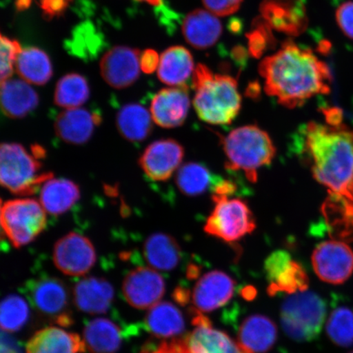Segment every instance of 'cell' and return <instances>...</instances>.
Listing matches in <instances>:
<instances>
[{"label":"cell","mask_w":353,"mask_h":353,"mask_svg":"<svg viewBox=\"0 0 353 353\" xmlns=\"http://www.w3.org/2000/svg\"><path fill=\"white\" fill-rule=\"evenodd\" d=\"M259 72L264 79L266 94L290 109L300 107L316 95L329 94L332 83L327 64L290 39L276 54L265 57Z\"/></svg>","instance_id":"1"},{"label":"cell","mask_w":353,"mask_h":353,"mask_svg":"<svg viewBox=\"0 0 353 353\" xmlns=\"http://www.w3.org/2000/svg\"><path fill=\"white\" fill-rule=\"evenodd\" d=\"M297 139L299 152L317 182L330 195L353 204V130L343 123L312 121L301 127Z\"/></svg>","instance_id":"2"},{"label":"cell","mask_w":353,"mask_h":353,"mask_svg":"<svg viewBox=\"0 0 353 353\" xmlns=\"http://www.w3.org/2000/svg\"><path fill=\"white\" fill-rule=\"evenodd\" d=\"M194 108L199 118L210 125L232 123L241 108V96L236 79L214 74L205 65L199 64L193 74Z\"/></svg>","instance_id":"3"},{"label":"cell","mask_w":353,"mask_h":353,"mask_svg":"<svg viewBox=\"0 0 353 353\" xmlns=\"http://www.w3.org/2000/svg\"><path fill=\"white\" fill-rule=\"evenodd\" d=\"M223 148L227 169L242 171L252 183L257 182L259 170L271 164L276 152L270 136L256 125L241 126L229 132L223 139Z\"/></svg>","instance_id":"4"},{"label":"cell","mask_w":353,"mask_h":353,"mask_svg":"<svg viewBox=\"0 0 353 353\" xmlns=\"http://www.w3.org/2000/svg\"><path fill=\"white\" fill-rule=\"evenodd\" d=\"M43 152L39 147L30 153L21 144L6 143L0 148V181L2 186L12 194L30 196L39 186L52 178L43 173L39 159Z\"/></svg>","instance_id":"5"},{"label":"cell","mask_w":353,"mask_h":353,"mask_svg":"<svg viewBox=\"0 0 353 353\" xmlns=\"http://www.w3.org/2000/svg\"><path fill=\"white\" fill-rule=\"evenodd\" d=\"M325 316L324 300L311 291L291 294L282 303V328L295 341H314L321 334Z\"/></svg>","instance_id":"6"},{"label":"cell","mask_w":353,"mask_h":353,"mask_svg":"<svg viewBox=\"0 0 353 353\" xmlns=\"http://www.w3.org/2000/svg\"><path fill=\"white\" fill-rule=\"evenodd\" d=\"M46 211L32 198H17L2 203L1 226L11 244L20 248L30 244L46 228Z\"/></svg>","instance_id":"7"},{"label":"cell","mask_w":353,"mask_h":353,"mask_svg":"<svg viewBox=\"0 0 353 353\" xmlns=\"http://www.w3.org/2000/svg\"><path fill=\"white\" fill-rule=\"evenodd\" d=\"M214 208L207 219L205 232L226 242H236L252 233L256 222L247 203L228 196H212Z\"/></svg>","instance_id":"8"},{"label":"cell","mask_w":353,"mask_h":353,"mask_svg":"<svg viewBox=\"0 0 353 353\" xmlns=\"http://www.w3.org/2000/svg\"><path fill=\"white\" fill-rule=\"evenodd\" d=\"M313 269L322 281L341 285L353 273V251L345 243L332 240L321 243L312 255Z\"/></svg>","instance_id":"9"},{"label":"cell","mask_w":353,"mask_h":353,"mask_svg":"<svg viewBox=\"0 0 353 353\" xmlns=\"http://www.w3.org/2000/svg\"><path fill=\"white\" fill-rule=\"evenodd\" d=\"M52 259L57 268L64 274L81 276L87 274L94 266L97 254L88 238L70 232L57 241Z\"/></svg>","instance_id":"10"},{"label":"cell","mask_w":353,"mask_h":353,"mask_svg":"<svg viewBox=\"0 0 353 353\" xmlns=\"http://www.w3.org/2000/svg\"><path fill=\"white\" fill-rule=\"evenodd\" d=\"M264 270L270 295L294 294L307 289L309 281L305 270L285 250H277L269 255L264 263Z\"/></svg>","instance_id":"11"},{"label":"cell","mask_w":353,"mask_h":353,"mask_svg":"<svg viewBox=\"0 0 353 353\" xmlns=\"http://www.w3.org/2000/svg\"><path fill=\"white\" fill-rule=\"evenodd\" d=\"M123 294L132 307L150 309L161 299L165 291L164 278L152 268L134 269L125 276Z\"/></svg>","instance_id":"12"},{"label":"cell","mask_w":353,"mask_h":353,"mask_svg":"<svg viewBox=\"0 0 353 353\" xmlns=\"http://www.w3.org/2000/svg\"><path fill=\"white\" fill-rule=\"evenodd\" d=\"M184 157L183 145L174 139L154 141L145 149L139 165L150 179L165 182L179 170Z\"/></svg>","instance_id":"13"},{"label":"cell","mask_w":353,"mask_h":353,"mask_svg":"<svg viewBox=\"0 0 353 353\" xmlns=\"http://www.w3.org/2000/svg\"><path fill=\"white\" fill-rule=\"evenodd\" d=\"M260 12L272 29L291 37H298L307 28V13L302 0H263Z\"/></svg>","instance_id":"14"},{"label":"cell","mask_w":353,"mask_h":353,"mask_svg":"<svg viewBox=\"0 0 353 353\" xmlns=\"http://www.w3.org/2000/svg\"><path fill=\"white\" fill-rule=\"evenodd\" d=\"M140 52L130 47L117 46L107 52L101 61V76L114 88L129 87L140 74Z\"/></svg>","instance_id":"15"},{"label":"cell","mask_w":353,"mask_h":353,"mask_svg":"<svg viewBox=\"0 0 353 353\" xmlns=\"http://www.w3.org/2000/svg\"><path fill=\"white\" fill-rule=\"evenodd\" d=\"M190 104L186 86L164 88L154 95L150 112L157 125L174 129L183 125L186 121Z\"/></svg>","instance_id":"16"},{"label":"cell","mask_w":353,"mask_h":353,"mask_svg":"<svg viewBox=\"0 0 353 353\" xmlns=\"http://www.w3.org/2000/svg\"><path fill=\"white\" fill-rule=\"evenodd\" d=\"M235 290V282L226 273L212 271L200 278L194 288L192 302L197 313L210 312L226 304Z\"/></svg>","instance_id":"17"},{"label":"cell","mask_w":353,"mask_h":353,"mask_svg":"<svg viewBox=\"0 0 353 353\" xmlns=\"http://www.w3.org/2000/svg\"><path fill=\"white\" fill-rule=\"evenodd\" d=\"M195 329L185 341L190 353H241L237 343L227 334L212 327L207 317L197 313Z\"/></svg>","instance_id":"18"},{"label":"cell","mask_w":353,"mask_h":353,"mask_svg":"<svg viewBox=\"0 0 353 353\" xmlns=\"http://www.w3.org/2000/svg\"><path fill=\"white\" fill-rule=\"evenodd\" d=\"M277 339L276 326L268 316L251 315L242 322L238 332L237 345L241 353H265Z\"/></svg>","instance_id":"19"},{"label":"cell","mask_w":353,"mask_h":353,"mask_svg":"<svg viewBox=\"0 0 353 353\" xmlns=\"http://www.w3.org/2000/svg\"><path fill=\"white\" fill-rule=\"evenodd\" d=\"M101 118L83 108L65 110L57 117L56 134L63 142L72 145L85 144L91 139Z\"/></svg>","instance_id":"20"},{"label":"cell","mask_w":353,"mask_h":353,"mask_svg":"<svg viewBox=\"0 0 353 353\" xmlns=\"http://www.w3.org/2000/svg\"><path fill=\"white\" fill-rule=\"evenodd\" d=\"M114 296L113 286L99 277H86L74 285V303L88 314H103L108 312Z\"/></svg>","instance_id":"21"},{"label":"cell","mask_w":353,"mask_h":353,"mask_svg":"<svg viewBox=\"0 0 353 353\" xmlns=\"http://www.w3.org/2000/svg\"><path fill=\"white\" fill-rule=\"evenodd\" d=\"M183 33L190 46L206 50L217 43L223 33V26L217 16L199 8L185 17Z\"/></svg>","instance_id":"22"},{"label":"cell","mask_w":353,"mask_h":353,"mask_svg":"<svg viewBox=\"0 0 353 353\" xmlns=\"http://www.w3.org/2000/svg\"><path fill=\"white\" fill-rule=\"evenodd\" d=\"M1 108L6 116L12 119L24 118L37 108L39 96L21 79H8L1 82Z\"/></svg>","instance_id":"23"},{"label":"cell","mask_w":353,"mask_h":353,"mask_svg":"<svg viewBox=\"0 0 353 353\" xmlns=\"http://www.w3.org/2000/svg\"><path fill=\"white\" fill-rule=\"evenodd\" d=\"M79 197L81 190L73 181L51 178L41 186L39 202L46 213L59 216L72 209Z\"/></svg>","instance_id":"24"},{"label":"cell","mask_w":353,"mask_h":353,"mask_svg":"<svg viewBox=\"0 0 353 353\" xmlns=\"http://www.w3.org/2000/svg\"><path fill=\"white\" fill-rule=\"evenodd\" d=\"M85 344L79 335L63 329L48 327L39 330L26 344V353H79Z\"/></svg>","instance_id":"25"},{"label":"cell","mask_w":353,"mask_h":353,"mask_svg":"<svg viewBox=\"0 0 353 353\" xmlns=\"http://www.w3.org/2000/svg\"><path fill=\"white\" fill-rule=\"evenodd\" d=\"M33 305L44 315L59 316L68 307L69 295L65 285L56 278L34 281L30 288Z\"/></svg>","instance_id":"26"},{"label":"cell","mask_w":353,"mask_h":353,"mask_svg":"<svg viewBox=\"0 0 353 353\" xmlns=\"http://www.w3.org/2000/svg\"><path fill=\"white\" fill-rule=\"evenodd\" d=\"M143 254L149 266L159 271H171L182 259V250L173 236L165 233L152 234L143 245Z\"/></svg>","instance_id":"27"},{"label":"cell","mask_w":353,"mask_h":353,"mask_svg":"<svg viewBox=\"0 0 353 353\" xmlns=\"http://www.w3.org/2000/svg\"><path fill=\"white\" fill-rule=\"evenodd\" d=\"M194 70L193 57L187 48L174 46L163 52L158 68V77L167 85L183 87Z\"/></svg>","instance_id":"28"},{"label":"cell","mask_w":353,"mask_h":353,"mask_svg":"<svg viewBox=\"0 0 353 353\" xmlns=\"http://www.w3.org/2000/svg\"><path fill=\"white\" fill-rule=\"evenodd\" d=\"M214 175L205 165L197 162L186 163L181 165L176 175V184L179 191L188 196H199L207 192H214L223 180Z\"/></svg>","instance_id":"29"},{"label":"cell","mask_w":353,"mask_h":353,"mask_svg":"<svg viewBox=\"0 0 353 353\" xmlns=\"http://www.w3.org/2000/svg\"><path fill=\"white\" fill-rule=\"evenodd\" d=\"M145 324L149 332L158 338L174 337L185 330L182 312L170 302H159L150 308Z\"/></svg>","instance_id":"30"},{"label":"cell","mask_w":353,"mask_h":353,"mask_svg":"<svg viewBox=\"0 0 353 353\" xmlns=\"http://www.w3.org/2000/svg\"><path fill=\"white\" fill-rule=\"evenodd\" d=\"M151 112L139 104H128L118 112L117 125L123 139L130 142H142L152 131Z\"/></svg>","instance_id":"31"},{"label":"cell","mask_w":353,"mask_h":353,"mask_svg":"<svg viewBox=\"0 0 353 353\" xmlns=\"http://www.w3.org/2000/svg\"><path fill=\"white\" fill-rule=\"evenodd\" d=\"M83 343L90 353H116L121 345V330L108 319H95L83 330Z\"/></svg>","instance_id":"32"},{"label":"cell","mask_w":353,"mask_h":353,"mask_svg":"<svg viewBox=\"0 0 353 353\" xmlns=\"http://www.w3.org/2000/svg\"><path fill=\"white\" fill-rule=\"evenodd\" d=\"M16 69L23 81L35 85H43L52 76L50 57L37 48L21 50L16 61Z\"/></svg>","instance_id":"33"},{"label":"cell","mask_w":353,"mask_h":353,"mask_svg":"<svg viewBox=\"0 0 353 353\" xmlns=\"http://www.w3.org/2000/svg\"><path fill=\"white\" fill-rule=\"evenodd\" d=\"M90 98V87L85 77L68 74L57 83L54 103L60 108L74 109L81 107Z\"/></svg>","instance_id":"34"},{"label":"cell","mask_w":353,"mask_h":353,"mask_svg":"<svg viewBox=\"0 0 353 353\" xmlns=\"http://www.w3.org/2000/svg\"><path fill=\"white\" fill-rule=\"evenodd\" d=\"M30 309L23 298L17 294L8 295L0 307V325L8 333L20 330L29 319Z\"/></svg>","instance_id":"35"},{"label":"cell","mask_w":353,"mask_h":353,"mask_svg":"<svg viewBox=\"0 0 353 353\" xmlns=\"http://www.w3.org/2000/svg\"><path fill=\"white\" fill-rule=\"evenodd\" d=\"M326 332L335 345L343 347L353 344V311L347 307H339L331 312L326 323Z\"/></svg>","instance_id":"36"},{"label":"cell","mask_w":353,"mask_h":353,"mask_svg":"<svg viewBox=\"0 0 353 353\" xmlns=\"http://www.w3.org/2000/svg\"><path fill=\"white\" fill-rule=\"evenodd\" d=\"M246 37L248 38L249 54L254 59H260L265 52L276 46L271 26L263 17L254 21L253 29Z\"/></svg>","instance_id":"37"},{"label":"cell","mask_w":353,"mask_h":353,"mask_svg":"<svg viewBox=\"0 0 353 353\" xmlns=\"http://www.w3.org/2000/svg\"><path fill=\"white\" fill-rule=\"evenodd\" d=\"M0 54H1V82L10 79L13 73V65L16 64L17 57L21 52L20 43L17 41H12L10 38L1 37V46H0Z\"/></svg>","instance_id":"38"},{"label":"cell","mask_w":353,"mask_h":353,"mask_svg":"<svg viewBox=\"0 0 353 353\" xmlns=\"http://www.w3.org/2000/svg\"><path fill=\"white\" fill-rule=\"evenodd\" d=\"M243 0H202L206 10L217 17L233 14L239 10Z\"/></svg>","instance_id":"39"},{"label":"cell","mask_w":353,"mask_h":353,"mask_svg":"<svg viewBox=\"0 0 353 353\" xmlns=\"http://www.w3.org/2000/svg\"><path fill=\"white\" fill-rule=\"evenodd\" d=\"M335 17L342 32L353 39V1L343 3L338 8Z\"/></svg>","instance_id":"40"},{"label":"cell","mask_w":353,"mask_h":353,"mask_svg":"<svg viewBox=\"0 0 353 353\" xmlns=\"http://www.w3.org/2000/svg\"><path fill=\"white\" fill-rule=\"evenodd\" d=\"M72 0H39V4L46 19H52L65 12Z\"/></svg>","instance_id":"41"},{"label":"cell","mask_w":353,"mask_h":353,"mask_svg":"<svg viewBox=\"0 0 353 353\" xmlns=\"http://www.w3.org/2000/svg\"><path fill=\"white\" fill-rule=\"evenodd\" d=\"M160 59L156 51L152 50H145L140 57L141 69L145 73H153L159 68Z\"/></svg>","instance_id":"42"},{"label":"cell","mask_w":353,"mask_h":353,"mask_svg":"<svg viewBox=\"0 0 353 353\" xmlns=\"http://www.w3.org/2000/svg\"><path fill=\"white\" fill-rule=\"evenodd\" d=\"M152 353H190L185 341H176L162 343L156 352Z\"/></svg>","instance_id":"43"},{"label":"cell","mask_w":353,"mask_h":353,"mask_svg":"<svg viewBox=\"0 0 353 353\" xmlns=\"http://www.w3.org/2000/svg\"><path fill=\"white\" fill-rule=\"evenodd\" d=\"M234 59L239 61V63H243L246 60L247 57V52L245 48L241 46H236L233 48L232 52Z\"/></svg>","instance_id":"44"},{"label":"cell","mask_w":353,"mask_h":353,"mask_svg":"<svg viewBox=\"0 0 353 353\" xmlns=\"http://www.w3.org/2000/svg\"><path fill=\"white\" fill-rule=\"evenodd\" d=\"M247 92H249V96L252 97V98H256V97L260 94L259 83L258 82L250 83L248 90H247Z\"/></svg>","instance_id":"45"},{"label":"cell","mask_w":353,"mask_h":353,"mask_svg":"<svg viewBox=\"0 0 353 353\" xmlns=\"http://www.w3.org/2000/svg\"><path fill=\"white\" fill-rule=\"evenodd\" d=\"M30 0H17V7L19 10H24L26 8L29 7Z\"/></svg>","instance_id":"46"},{"label":"cell","mask_w":353,"mask_h":353,"mask_svg":"<svg viewBox=\"0 0 353 353\" xmlns=\"http://www.w3.org/2000/svg\"><path fill=\"white\" fill-rule=\"evenodd\" d=\"M241 23L239 21H235L230 25V28L233 32H238L241 29Z\"/></svg>","instance_id":"47"},{"label":"cell","mask_w":353,"mask_h":353,"mask_svg":"<svg viewBox=\"0 0 353 353\" xmlns=\"http://www.w3.org/2000/svg\"><path fill=\"white\" fill-rule=\"evenodd\" d=\"M330 48V46L328 42L321 43V46H319V50L321 52H327Z\"/></svg>","instance_id":"48"},{"label":"cell","mask_w":353,"mask_h":353,"mask_svg":"<svg viewBox=\"0 0 353 353\" xmlns=\"http://www.w3.org/2000/svg\"><path fill=\"white\" fill-rule=\"evenodd\" d=\"M140 1L147 2L154 6H159L161 3V0H140Z\"/></svg>","instance_id":"49"},{"label":"cell","mask_w":353,"mask_h":353,"mask_svg":"<svg viewBox=\"0 0 353 353\" xmlns=\"http://www.w3.org/2000/svg\"><path fill=\"white\" fill-rule=\"evenodd\" d=\"M350 353H353V351H352V352H351Z\"/></svg>","instance_id":"50"}]
</instances>
